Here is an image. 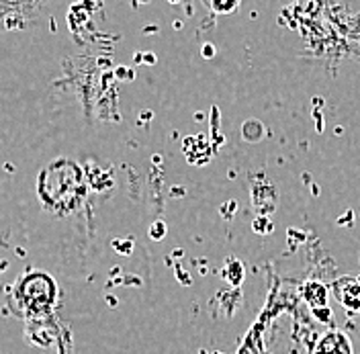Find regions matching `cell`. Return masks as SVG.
Listing matches in <instances>:
<instances>
[{
	"instance_id": "1",
	"label": "cell",
	"mask_w": 360,
	"mask_h": 354,
	"mask_svg": "<svg viewBox=\"0 0 360 354\" xmlns=\"http://www.w3.org/2000/svg\"><path fill=\"white\" fill-rule=\"evenodd\" d=\"M332 293L338 301L350 311H360V281L352 277H342L332 285Z\"/></svg>"
},
{
	"instance_id": "2",
	"label": "cell",
	"mask_w": 360,
	"mask_h": 354,
	"mask_svg": "<svg viewBox=\"0 0 360 354\" xmlns=\"http://www.w3.org/2000/svg\"><path fill=\"white\" fill-rule=\"evenodd\" d=\"M315 354H352V342L346 334L330 332L321 338Z\"/></svg>"
},
{
	"instance_id": "3",
	"label": "cell",
	"mask_w": 360,
	"mask_h": 354,
	"mask_svg": "<svg viewBox=\"0 0 360 354\" xmlns=\"http://www.w3.org/2000/svg\"><path fill=\"white\" fill-rule=\"evenodd\" d=\"M303 297L307 299V303L311 308H326L328 303V289L323 287L321 283H305L303 287Z\"/></svg>"
},
{
	"instance_id": "4",
	"label": "cell",
	"mask_w": 360,
	"mask_h": 354,
	"mask_svg": "<svg viewBox=\"0 0 360 354\" xmlns=\"http://www.w3.org/2000/svg\"><path fill=\"white\" fill-rule=\"evenodd\" d=\"M209 4H211V11L217 15H231L240 8L242 0H209Z\"/></svg>"
}]
</instances>
